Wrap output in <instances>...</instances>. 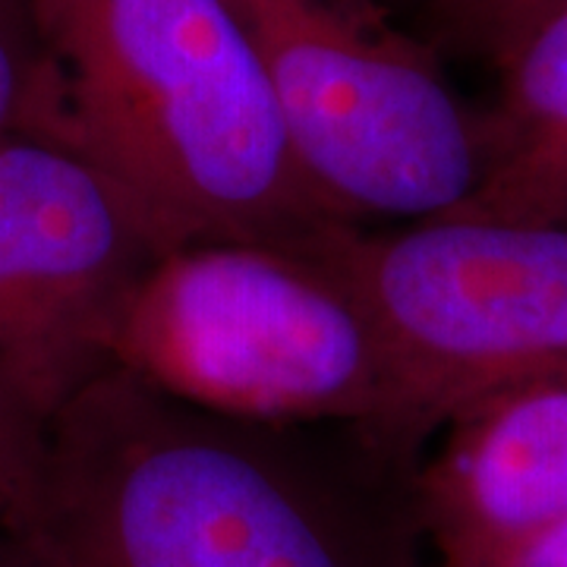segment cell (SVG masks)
Segmentation results:
<instances>
[{
  "mask_svg": "<svg viewBox=\"0 0 567 567\" xmlns=\"http://www.w3.org/2000/svg\"><path fill=\"white\" fill-rule=\"evenodd\" d=\"M511 565H539V567H567V520L561 527L546 533L539 543L533 546Z\"/></svg>",
  "mask_w": 567,
  "mask_h": 567,
  "instance_id": "cell-12",
  "label": "cell"
},
{
  "mask_svg": "<svg viewBox=\"0 0 567 567\" xmlns=\"http://www.w3.org/2000/svg\"><path fill=\"white\" fill-rule=\"evenodd\" d=\"M505 567H539V565H505Z\"/></svg>",
  "mask_w": 567,
  "mask_h": 567,
  "instance_id": "cell-15",
  "label": "cell"
},
{
  "mask_svg": "<svg viewBox=\"0 0 567 567\" xmlns=\"http://www.w3.org/2000/svg\"><path fill=\"white\" fill-rule=\"evenodd\" d=\"M442 567H505L567 520V372L507 391L445 429L413 476Z\"/></svg>",
  "mask_w": 567,
  "mask_h": 567,
  "instance_id": "cell-7",
  "label": "cell"
},
{
  "mask_svg": "<svg viewBox=\"0 0 567 567\" xmlns=\"http://www.w3.org/2000/svg\"><path fill=\"white\" fill-rule=\"evenodd\" d=\"M111 365L224 416L350 425L391 461L398 388L363 297L316 246L189 244L123 306Z\"/></svg>",
  "mask_w": 567,
  "mask_h": 567,
  "instance_id": "cell-3",
  "label": "cell"
},
{
  "mask_svg": "<svg viewBox=\"0 0 567 567\" xmlns=\"http://www.w3.org/2000/svg\"><path fill=\"white\" fill-rule=\"evenodd\" d=\"M565 3L567 0H432L429 10L439 35L451 48L495 63L511 41Z\"/></svg>",
  "mask_w": 567,
  "mask_h": 567,
  "instance_id": "cell-11",
  "label": "cell"
},
{
  "mask_svg": "<svg viewBox=\"0 0 567 567\" xmlns=\"http://www.w3.org/2000/svg\"><path fill=\"white\" fill-rule=\"evenodd\" d=\"M306 186L344 224L454 215L483 181V111L360 0H230Z\"/></svg>",
  "mask_w": 567,
  "mask_h": 567,
  "instance_id": "cell-5",
  "label": "cell"
},
{
  "mask_svg": "<svg viewBox=\"0 0 567 567\" xmlns=\"http://www.w3.org/2000/svg\"><path fill=\"white\" fill-rule=\"evenodd\" d=\"M492 66L498 92L483 107V181L454 215L567 224V3L533 22Z\"/></svg>",
  "mask_w": 567,
  "mask_h": 567,
  "instance_id": "cell-8",
  "label": "cell"
},
{
  "mask_svg": "<svg viewBox=\"0 0 567 567\" xmlns=\"http://www.w3.org/2000/svg\"><path fill=\"white\" fill-rule=\"evenodd\" d=\"M51 413L0 372V527H13L32 495Z\"/></svg>",
  "mask_w": 567,
  "mask_h": 567,
  "instance_id": "cell-10",
  "label": "cell"
},
{
  "mask_svg": "<svg viewBox=\"0 0 567 567\" xmlns=\"http://www.w3.org/2000/svg\"><path fill=\"white\" fill-rule=\"evenodd\" d=\"M360 3H369V7H375V10H382L385 3H398V0H360ZM423 3H425V7H429L432 0H423Z\"/></svg>",
  "mask_w": 567,
  "mask_h": 567,
  "instance_id": "cell-14",
  "label": "cell"
},
{
  "mask_svg": "<svg viewBox=\"0 0 567 567\" xmlns=\"http://www.w3.org/2000/svg\"><path fill=\"white\" fill-rule=\"evenodd\" d=\"M309 246L344 271L385 341L406 464L476 406L567 372V224H334Z\"/></svg>",
  "mask_w": 567,
  "mask_h": 567,
  "instance_id": "cell-4",
  "label": "cell"
},
{
  "mask_svg": "<svg viewBox=\"0 0 567 567\" xmlns=\"http://www.w3.org/2000/svg\"><path fill=\"white\" fill-rule=\"evenodd\" d=\"M171 252L140 203L66 142L0 140V372L51 416L111 365L123 306Z\"/></svg>",
  "mask_w": 567,
  "mask_h": 567,
  "instance_id": "cell-6",
  "label": "cell"
},
{
  "mask_svg": "<svg viewBox=\"0 0 567 567\" xmlns=\"http://www.w3.org/2000/svg\"><path fill=\"white\" fill-rule=\"evenodd\" d=\"M413 476L350 425L224 416L107 365L51 416L13 529L48 567H420Z\"/></svg>",
  "mask_w": 567,
  "mask_h": 567,
  "instance_id": "cell-1",
  "label": "cell"
},
{
  "mask_svg": "<svg viewBox=\"0 0 567 567\" xmlns=\"http://www.w3.org/2000/svg\"><path fill=\"white\" fill-rule=\"evenodd\" d=\"M35 20L32 130L121 183L171 249H303L344 224L306 186L230 0H35Z\"/></svg>",
  "mask_w": 567,
  "mask_h": 567,
  "instance_id": "cell-2",
  "label": "cell"
},
{
  "mask_svg": "<svg viewBox=\"0 0 567 567\" xmlns=\"http://www.w3.org/2000/svg\"><path fill=\"white\" fill-rule=\"evenodd\" d=\"M0 567H48L13 527H0Z\"/></svg>",
  "mask_w": 567,
  "mask_h": 567,
  "instance_id": "cell-13",
  "label": "cell"
},
{
  "mask_svg": "<svg viewBox=\"0 0 567 567\" xmlns=\"http://www.w3.org/2000/svg\"><path fill=\"white\" fill-rule=\"evenodd\" d=\"M44 92L35 0H0V140L32 130Z\"/></svg>",
  "mask_w": 567,
  "mask_h": 567,
  "instance_id": "cell-9",
  "label": "cell"
}]
</instances>
